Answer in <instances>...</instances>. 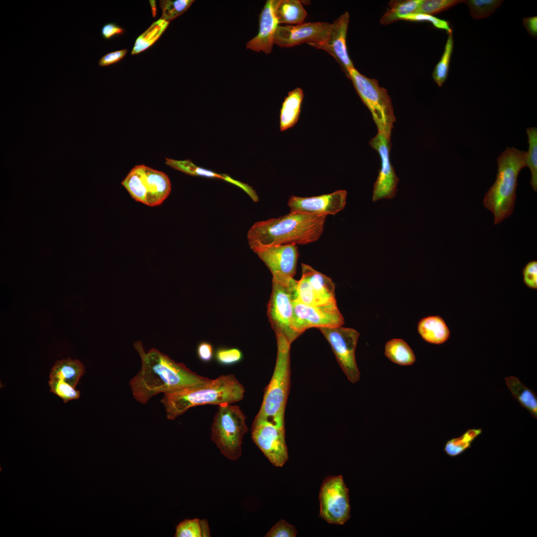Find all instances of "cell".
<instances>
[{
	"label": "cell",
	"mask_w": 537,
	"mask_h": 537,
	"mask_svg": "<svg viewBox=\"0 0 537 537\" xmlns=\"http://www.w3.org/2000/svg\"><path fill=\"white\" fill-rule=\"evenodd\" d=\"M297 531L295 527L285 520H280L266 535L267 537H295Z\"/></svg>",
	"instance_id": "ab89813d"
},
{
	"label": "cell",
	"mask_w": 537,
	"mask_h": 537,
	"mask_svg": "<svg viewBox=\"0 0 537 537\" xmlns=\"http://www.w3.org/2000/svg\"><path fill=\"white\" fill-rule=\"evenodd\" d=\"M243 353L238 348H221L217 350L215 358L217 361L224 365H230L240 362L243 359Z\"/></svg>",
	"instance_id": "74e56055"
},
{
	"label": "cell",
	"mask_w": 537,
	"mask_h": 537,
	"mask_svg": "<svg viewBox=\"0 0 537 537\" xmlns=\"http://www.w3.org/2000/svg\"><path fill=\"white\" fill-rule=\"evenodd\" d=\"M169 24V22L161 18L153 23L137 38L131 54H139L151 46L159 38Z\"/></svg>",
	"instance_id": "f1b7e54d"
},
{
	"label": "cell",
	"mask_w": 537,
	"mask_h": 537,
	"mask_svg": "<svg viewBox=\"0 0 537 537\" xmlns=\"http://www.w3.org/2000/svg\"><path fill=\"white\" fill-rule=\"evenodd\" d=\"M251 430L253 442L270 463L283 466L288 459L284 426L267 420L254 421Z\"/></svg>",
	"instance_id": "7c38bea8"
},
{
	"label": "cell",
	"mask_w": 537,
	"mask_h": 537,
	"mask_svg": "<svg viewBox=\"0 0 537 537\" xmlns=\"http://www.w3.org/2000/svg\"><path fill=\"white\" fill-rule=\"evenodd\" d=\"M134 347L141 360L139 372L129 382L136 400L145 404L153 396L204 383L210 379L201 376L158 350L145 352L141 341Z\"/></svg>",
	"instance_id": "6da1fadb"
},
{
	"label": "cell",
	"mask_w": 537,
	"mask_h": 537,
	"mask_svg": "<svg viewBox=\"0 0 537 537\" xmlns=\"http://www.w3.org/2000/svg\"><path fill=\"white\" fill-rule=\"evenodd\" d=\"M298 281H272V291L267 305V315L275 335H283L291 344L299 336L292 328L293 304L297 299Z\"/></svg>",
	"instance_id": "ba28073f"
},
{
	"label": "cell",
	"mask_w": 537,
	"mask_h": 537,
	"mask_svg": "<svg viewBox=\"0 0 537 537\" xmlns=\"http://www.w3.org/2000/svg\"><path fill=\"white\" fill-rule=\"evenodd\" d=\"M176 537H201V531L200 520L186 519L176 527Z\"/></svg>",
	"instance_id": "8d00e7d4"
},
{
	"label": "cell",
	"mask_w": 537,
	"mask_h": 537,
	"mask_svg": "<svg viewBox=\"0 0 537 537\" xmlns=\"http://www.w3.org/2000/svg\"><path fill=\"white\" fill-rule=\"evenodd\" d=\"M193 2V0H160V6L162 10L161 19L169 22L184 13Z\"/></svg>",
	"instance_id": "836d02e7"
},
{
	"label": "cell",
	"mask_w": 537,
	"mask_h": 537,
	"mask_svg": "<svg viewBox=\"0 0 537 537\" xmlns=\"http://www.w3.org/2000/svg\"><path fill=\"white\" fill-rule=\"evenodd\" d=\"M303 90L300 88L288 92L282 102L280 112L279 127L283 131L292 127L297 122L303 99Z\"/></svg>",
	"instance_id": "603a6c76"
},
{
	"label": "cell",
	"mask_w": 537,
	"mask_h": 537,
	"mask_svg": "<svg viewBox=\"0 0 537 537\" xmlns=\"http://www.w3.org/2000/svg\"><path fill=\"white\" fill-rule=\"evenodd\" d=\"M350 20L348 11L341 15L331 23L328 39L320 43H309L311 46L325 51L340 65L348 78L350 71L355 68L348 53L346 37Z\"/></svg>",
	"instance_id": "ac0fdd59"
},
{
	"label": "cell",
	"mask_w": 537,
	"mask_h": 537,
	"mask_svg": "<svg viewBox=\"0 0 537 537\" xmlns=\"http://www.w3.org/2000/svg\"><path fill=\"white\" fill-rule=\"evenodd\" d=\"M140 177V186L144 204L149 206L160 205L171 190L168 176L164 172L144 165L135 166Z\"/></svg>",
	"instance_id": "d6986e66"
},
{
	"label": "cell",
	"mask_w": 537,
	"mask_h": 537,
	"mask_svg": "<svg viewBox=\"0 0 537 537\" xmlns=\"http://www.w3.org/2000/svg\"><path fill=\"white\" fill-rule=\"evenodd\" d=\"M278 0H268L259 15L260 27L258 34L246 44L247 49L266 54L271 53L274 37L278 22L275 14Z\"/></svg>",
	"instance_id": "ffe728a7"
},
{
	"label": "cell",
	"mask_w": 537,
	"mask_h": 537,
	"mask_svg": "<svg viewBox=\"0 0 537 537\" xmlns=\"http://www.w3.org/2000/svg\"><path fill=\"white\" fill-rule=\"evenodd\" d=\"M482 432V429H469L459 437L448 441L444 447L447 455L455 457L471 447L472 442Z\"/></svg>",
	"instance_id": "f546056e"
},
{
	"label": "cell",
	"mask_w": 537,
	"mask_h": 537,
	"mask_svg": "<svg viewBox=\"0 0 537 537\" xmlns=\"http://www.w3.org/2000/svg\"><path fill=\"white\" fill-rule=\"evenodd\" d=\"M165 164L175 170L191 176H202L224 180L242 188L255 202L259 201L258 196L251 186L233 179L227 175L217 174L210 170L199 167L189 160H177L166 158Z\"/></svg>",
	"instance_id": "44dd1931"
},
{
	"label": "cell",
	"mask_w": 537,
	"mask_h": 537,
	"mask_svg": "<svg viewBox=\"0 0 537 537\" xmlns=\"http://www.w3.org/2000/svg\"><path fill=\"white\" fill-rule=\"evenodd\" d=\"M200 524L201 531V537H209L210 531L207 520H200Z\"/></svg>",
	"instance_id": "bcb514c9"
},
{
	"label": "cell",
	"mask_w": 537,
	"mask_h": 537,
	"mask_svg": "<svg viewBox=\"0 0 537 537\" xmlns=\"http://www.w3.org/2000/svg\"><path fill=\"white\" fill-rule=\"evenodd\" d=\"M506 385L513 397L527 409L531 416L537 418V397L536 393L526 387L519 379L514 376L505 378Z\"/></svg>",
	"instance_id": "d4e9b609"
},
{
	"label": "cell",
	"mask_w": 537,
	"mask_h": 537,
	"mask_svg": "<svg viewBox=\"0 0 537 537\" xmlns=\"http://www.w3.org/2000/svg\"><path fill=\"white\" fill-rule=\"evenodd\" d=\"M528 136L529 149L526 152V164L531 172V184L537 190V128L529 127L526 130Z\"/></svg>",
	"instance_id": "1f68e13d"
},
{
	"label": "cell",
	"mask_w": 537,
	"mask_h": 537,
	"mask_svg": "<svg viewBox=\"0 0 537 537\" xmlns=\"http://www.w3.org/2000/svg\"><path fill=\"white\" fill-rule=\"evenodd\" d=\"M272 275V281L285 283L293 278L299 257L296 244L266 247L256 252Z\"/></svg>",
	"instance_id": "5bb4252c"
},
{
	"label": "cell",
	"mask_w": 537,
	"mask_h": 537,
	"mask_svg": "<svg viewBox=\"0 0 537 537\" xmlns=\"http://www.w3.org/2000/svg\"><path fill=\"white\" fill-rule=\"evenodd\" d=\"M331 26V23L327 22L278 25L274 34V44L289 48L305 43H320L328 39Z\"/></svg>",
	"instance_id": "9a60e30c"
},
{
	"label": "cell",
	"mask_w": 537,
	"mask_h": 537,
	"mask_svg": "<svg viewBox=\"0 0 537 537\" xmlns=\"http://www.w3.org/2000/svg\"><path fill=\"white\" fill-rule=\"evenodd\" d=\"M247 417L239 406L218 405L211 428V438L226 458L238 459L242 455L244 435L248 431Z\"/></svg>",
	"instance_id": "8992f818"
},
{
	"label": "cell",
	"mask_w": 537,
	"mask_h": 537,
	"mask_svg": "<svg viewBox=\"0 0 537 537\" xmlns=\"http://www.w3.org/2000/svg\"><path fill=\"white\" fill-rule=\"evenodd\" d=\"M50 391L62 398L64 403L80 398V392L61 379H49Z\"/></svg>",
	"instance_id": "d590c367"
},
{
	"label": "cell",
	"mask_w": 537,
	"mask_h": 537,
	"mask_svg": "<svg viewBox=\"0 0 537 537\" xmlns=\"http://www.w3.org/2000/svg\"><path fill=\"white\" fill-rule=\"evenodd\" d=\"M330 344L340 366L352 383L360 378L355 357L359 333L342 326L319 329Z\"/></svg>",
	"instance_id": "30bf717a"
},
{
	"label": "cell",
	"mask_w": 537,
	"mask_h": 537,
	"mask_svg": "<svg viewBox=\"0 0 537 537\" xmlns=\"http://www.w3.org/2000/svg\"><path fill=\"white\" fill-rule=\"evenodd\" d=\"M523 24L529 34L534 38L537 36V17H526L523 19Z\"/></svg>",
	"instance_id": "f6af8a7d"
},
{
	"label": "cell",
	"mask_w": 537,
	"mask_h": 537,
	"mask_svg": "<svg viewBox=\"0 0 537 537\" xmlns=\"http://www.w3.org/2000/svg\"><path fill=\"white\" fill-rule=\"evenodd\" d=\"M420 0H391L388 4L389 9L382 16L380 22L387 25L405 15L414 13L419 5Z\"/></svg>",
	"instance_id": "83f0119b"
},
{
	"label": "cell",
	"mask_w": 537,
	"mask_h": 537,
	"mask_svg": "<svg viewBox=\"0 0 537 537\" xmlns=\"http://www.w3.org/2000/svg\"><path fill=\"white\" fill-rule=\"evenodd\" d=\"M302 276L297 283V300L309 305L336 303L335 285L331 278L311 266L301 264Z\"/></svg>",
	"instance_id": "4fadbf2b"
},
{
	"label": "cell",
	"mask_w": 537,
	"mask_h": 537,
	"mask_svg": "<svg viewBox=\"0 0 537 537\" xmlns=\"http://www.w3.org/2000/svg\"><path fill=\"white\" fill-rule=\"evenodd\" d=\"M326 217L290 212L278 218L257 222L247 233L249 246L255 252L277 245L314 242L323 232Z\"/></svg>",
	"instance_id": "7a4b0ae2"
},
{
	"label": "cell",
	"mask_w": 537,
	"mask_h": 537,
	"mask_svg": "<svg viewBox=\"0 0 537 537\" xmlns=\"http://www.w3.org/2000/svg\"><path fill=\"white\" fill-rule=\"evenodd\" d=\"M495 181L486 193L484 206L494 216V224L510 216L514 209L518 175L526 167V152L507 147L497 158Z\"/></svg>",
	"instance_id": "277c9868"
},
{
	"label": "cell",
	"mask_w": 537,
	"mask_h": 537,
	"mask_svg": "<svg viewBox=\"0 0 537 537\" xmlns=\"http://www.w3.org/2000/svg\"><path fill=\"white\" fill-rule=\"evenodd\" d=\"M127 52L126 49H123L107 53L99 60L98 65L105 67L116 63L125 56Z\"/></svg>",
	"instance_id": "b9f144b4"
},
{
	"label": "cell",
	"mask_w": 537,
	"mask_h": 537,
	"mask_svg": "<svg viewBox=\"0 0 537 537\" xmlns=\"http://www.w3.org/2000/svg\"><path fill=\"white\" fill-rule=\"evenodd\" d=\"M275 14L279 24L295 25L303 23L307 12L299 0H278Z\"/></svg>",
	"instance_id": "484cf974"
},
{
	"label": "cell",
	"mask_w": 537,
	"mask_h": 537,
	"mask_svg": "<svg viewBox=\"0 0 537 537\" xmlns=\"http://www.w3.org/2000/svg\"><path fill=\"white\" fill-rule=\"evenodd\" d=\"M245 393L244 386L235 375H221L201 384L164 393L161 402L167 418L174 420L193 407L206 404L218 406L240 401Z\"/></svg>",
	"instance_id": "3957f363"
},
{
	"label": "cell",
	"mask_w": 537,
	"mask_h": 537,
	"mask_svg": "<svg viewBox=\"0 0 537 537\" xmlns=\"http://www.w3.org/2000/svg\"><path fill=\"white\" fill-rule=\"evenodd\" d=\"M124 31V29L114 23L110 22L102 27L101 34L104 39L108 40L114 36L123 34Z\"/></svg>",
	"instance_id": "ee69618b"
},
{
	"label": "cell",
	"mask_w": 537,
	"mask_h": 537,
	"mask_svg": "<svg viewBox=\"0 0 537 537\" xmlns=\"http://www.w3.org/2000/svg\"><path fill=\"white\" fill-rule=\"evenodd\" d=\"M384 354L389 360L400 365H410L416 360L413 351L401 339H393L387 342Z\"/></svg>",
	"instance_id": "4316f807"
},
{
	"label": "cell",
	"mask_w": 537,
	"mask_h": 537,
	"mask_svg": "<svg viewBox=\"0 0 537 537\" xmlns=\"http://www.w3.org/2000/svg\"><path fill=\"white\" fill-rule=\"evenodd\" d=\"M198 358L205 362H209L213 358V348L212 345L207 342L199 343L197 348Z\"/></svg>",
	"instance_id": "7bdbcfd3"
},
{
	"label": "cell",
	"mask_w": 537,
	"mask_h": 537,
	"mask_svg": "<svg viewBox=\"0 0 537 537\" xmlns=\"http://www.w3.org/2000/svg\"><path fill=\"white\" fill-rule=\"evenodd\" d=\"M319 516L331 524L342 525L350 518L349 490L342 475L326 478L319 492Z\"/></svg>",
	"instance_id": "9c48e42d"
},
{
	"label": "cell",
	"mask_w": 537,
	"mask_h": 537,
	"mask_svg": "<svg viewBox=\"0 0 537 537\" xmlns=\"http://www.w3.org/2000/svg\"><path fill=\"white\" fill-rule=\"evenodd\" d=\"M503 2L500 0H467L464 2L468 5L471 16L480 19L491 15Z\"/></svg>",
	"instance_id": "d6a6232c"
},
{
	"label": "cell",
	"mask_w": 537,
	"mask_h": 537,
	"mask_svg": "<svg viewBox=\"0 0 537 537\" xmlns=\"http://www.w3.org/2000/svg\"><path fill=\"white\" fill-rule=\"evenodd\" d=\"M293 310L292 328L298 336L311 328H333L344 324V317L337 302L313 306L296 299Z\"/></svg>",
	"instance_id": "8fae6325"
},
{
	"label": "cell",
	"mask_w": 537,
	"mask_h": 537,
	"mask_svg": "<svg viewBox=\"0 0 537 537\" xmlns=\"http://www.w3.org/2000/svg\"><path fill=\"white\" fill-rule=\"evenodd\" d=\"M523 281L531 288H537V262L533 261L528 263L523 269Z\"/></svg>",
	"instance_id": "60d3db41"
},
{
	"label": "cell",
	"mask_w": 537,
	"mask_h": 537,
	"mask_svg": "<svg viewBox=\"0 0 537 537\" xmlns=\"http://www.w3.org/2000/svg\"><path fill=\"white\" fill-rule=\"evenodd\" d=\"M464 2L463 0H420L418 7L414 13L433 15Z\"/></svg>",
	"instance_id": "e575fe53"
},
{
	"label": "cell",
	"mask_w": 537,
	"mask_h": 537,
	"mask_svg": "<svg viewBox=\"0 0 537 537\" xmlns=\"http://www.w3.org/2000/svg\"><path fill=\"white\" fill-rule=\"evenodd\" d=\"M150 3L152 7L153 16L155 17L156 15V5L155 0H150Z\"/></svg>",
	"instance_id": "7dc6e473"
},
{
	"label": "cell",
	"mask_w": 537,
	"mask_h": 537,
	"mask_svg": "<svg viewBox=\"0 0 537 537\" xmlns=\"http://www.w3.org/2000/svg\"><path fill=\"white\" fill-rule=\"evenodd\" d=\"M276 337L277 351L274 371L254 421L267 420L284 426V412L290 385L291 344L281 334L276 335Z\"/></svg>",
	"instance_id": "5b68a950"
},
{
	"label": "cell",
	"mask_w": 537,
	"mask_h": 537,
	"mask_svg": "<svg viewBox=\"0 0 537 537\" xmlns=\"http://www.w3.org/2000/svg\"><path fill=\"white\" fill-rule=\"evenodd\" d=\"M347 192L338 190L331 193L311 197L292 195L287 205L290 212H304L318 216L335 215L345 207Z\"/></svg>",
	"instance_id": "e0dca14e"
},
{
	"label": "cell",
	"mask_w": 537,
	"mask_h": 537,
	"mask_svg": "<svg viewBox=\"0 0 537 537\" xmlns=\"http://www.w3.org/2000/svg\"><path fill=\"white\" fill-rule=\"evenodd\" d=\"M418 331L426 342L440 345L449 338L450 331L444 319L439 316L422 318L418 323Z\"/></svg>",
	"instance_id": "7402d4cb"
},
{
	"label": "cell",
	"mask_w": 537,
	"mask_h": 537,
	"mask_svg": "<svg viewBox=\"0 0 537 537\" xmlns=\"http://www.w3.org/2000/svg\"><path fill=\"white\" fill-rule=\"evenodd\" d=\"M400 20L419 22L427 21L431 23L434 27L437 28L446 30L448 33L452 31L447 21L438 18L432 15L423 13H411L402 17Z\"/></svg>",
	"instance_id": "f35d334b"
},
{
	"label": "cell",
	"mask_w": 537,
	"mask_h": 537,
	"mask_svg": "<svg viewBox=\"0 0 537 537\" xmlns=\"http://www.w3.org/2000/svg\"><path fill=\"white\" fill-rule=\"evenodd\" d=\"M85 372V367L79 360L63 359L55 363L50 370L49 379H61L75 388Z\"/></svg>",
	"instance_id": "cb8c5ba5"
},
{
	"label": "cell",
	"mask_w": 537,
	"mask_h": 537,
	"mask_svg": "<svg viewBox=\"0 0 537 537\" xmlns=\"http://www.w3.org/2000/svg\"><path fill=\"white\" fill-rule=\"evenodd\" d=\"M448 37L443 55L436 66L432 74L435 83L441 87L446 80L449 70V63L452 55L454 40L452 31L448 33Z\"/></svg>",
	"instance_id": "4dcf8cb0"
},
{
	"label": "cell",
	"mask_w": 537,
	"mask_h": 537,
	"mask_svg": "<svg viewBox=\"0 0 537 537\" xmlns=\"http://www.w3.org/2000/svg\"><path fill=\"white\" fill-rule=\"evenodd\" d=\"M348 78L363 103L370 110L378 133L390 139L396 118L387 90L379 86L377 80L362 75L355 68L350 71Z\"/></svg>",
	"instance_id": "52a82bcc"
},
{
	"label": "cell",
	"mask_w": 537,
	"mask_h": 537,
	"mask_svg": "<svg viewBox=\"0 0 537 537\" xmlns=\"http://www.w3.org/2000/svg\"><path fill=\"white\" fill-rule=\"evenodd\" d=\"M369 144L377 151L381 159V169L374 184L372 201L375 202L381 198H393L396 196L399 179L390 161V139L378 133L370 140Z\"/></svg>",
	"instance_id": "2e32d148"
}]
</instances>
